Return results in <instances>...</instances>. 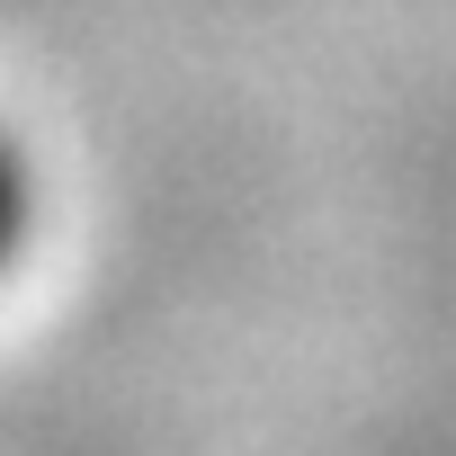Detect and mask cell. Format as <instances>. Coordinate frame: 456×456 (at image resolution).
I'll use <instances>...</instances> for the list:
<instances>
[{
  "label": "cell",
  "instance_id": "1",
  "mask_svg": "<svg viewBox=\"0 0 456 456\" xmlns=\"http://www.w3.org/2000/svg\"><path fill=\"white\" fill-rule=\"evenodd\" d=\"M28 224H37V179H28V152H19L10 134H0V269L19 260Z\"/></svg>",
  "mask_w": 456,
  "mask_h": 456
}]
</instances>
